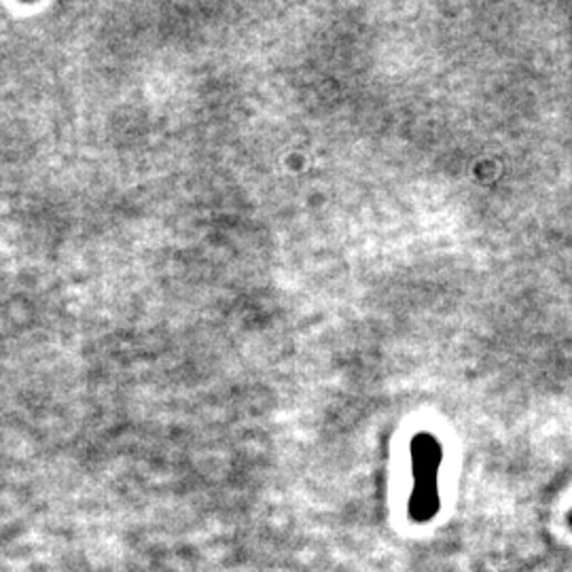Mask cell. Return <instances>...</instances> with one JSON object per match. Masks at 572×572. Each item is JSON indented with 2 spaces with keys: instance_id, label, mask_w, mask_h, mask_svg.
Listing matches in <instances>:
<instances>
[{
  "instance_id": "6da1fadb",
  "label": "cell",
  "mask_w": 572,
  "mask_h": 572,
  "mask_svg": "<svg viewBox=\"0 0 572 572\" xmlns=\"http://www.w3.org/2000/svg\"><path fill=\"white\" fill-rule=\"evenodd\" d=\"M443 463L442 443L431 433H420L412 442L414 492L410 496V518L416 523L433 520L439 511V467Z\"/></svg>"
},
{
  "instance_id": "7a4b0ae2",
  "label": "cell",
  "mask_w": 572,
  "mask_h": 572,
  "mask_svg": "<svg viewBox=\"0 0 572 572\" xmlns=\"http://www.w3.org/2000/svg\"><path fill=\"white\" fill-rule=\"evenodd\" d=\"M569 521H571V526H572V513H571V518H569Z\"/></svg>"
}]
</instances>
